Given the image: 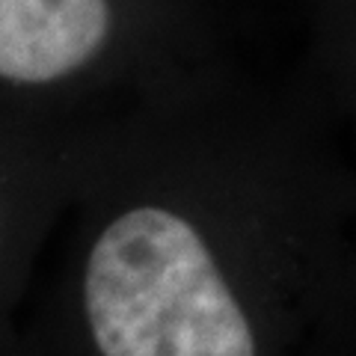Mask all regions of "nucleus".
Segmentation results:
<instances>
[{"label": "nucleus", "instance_id": "1", "mask_svg": "<svg viewBox=\"0 0 356 356\" xmlns=\"http://www.w3.org/2000/svg\"><path fill=\"white\" fill-rule=\"evenodd\" d=\"M42 356H288L356 309V184L300 77L226 74L83 128Z\"/></svg>", "mask_w": 356, "mask_h": 356}, {"label": "nucleus", "instance_id": "2", "mask_svg": "<svg viewBox=\"0 0 356 356\" xmlns=\"http://www.w3.org/2000/svg\"><path fill=\"white\" fill-rule=\"evenodd\" d=\"M214 0H0V107L92 125L238 69Z\"/></svg>", "mask_w": 356, "mask_h": 356}, {"label": "nucleus", "instance_id": "3", "mask_svg": "<svg viewBox=\"0 0 356 356\" xmlns=\"http://www.w3.org/2000/svg\"><path fill=\"white\" fill-rule=\"evenodd\" d=\"M83 128L0 107V356H21L15 312L69 208Z\"/></svg>", "mask_w": 356, "mask_h": 356}, {"label": "nucleus", "instance_id": "4", "mask_svg": "<svg viewBox=\"0 0 356 356\" xmlns=\"http://www.w3.org/2000/svg\"><path fill=\"white\" fill-rule=\"evenodd\" d=\"M294 74L339 134L356 184V0H318L309 9Z\"/></svg>", "mask_w": 356, "mask_h": 356}, {"label": "nucleus", "instance_id": "5", "mask_svg": "<svg viewBox=\"0 0 356 356\" xmlns=\"http://www.w3.org/2000/svg\"><path fill=\"white\" fill-rule=\"evenodd\" d=\"M312 6H315V0H306V13H309ZM306 13H303V18H306Z\"/></svg>", "mask_w": 356, "mask_h": 356}]
</instances>
